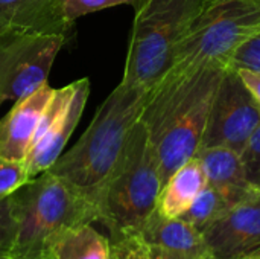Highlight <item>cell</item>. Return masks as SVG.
<instances>
[{"label":"cell","instance_id":"23","mask_svg":"<svg viewBox=\"0 0 260 259\" xmlns=\"http://www.w3.org/2000/svg\"><path fill=\"white\" fill-rule=\"evenodd\" d=\"M241 159L248 180L256 188H260V125L248 139L245 148L241 153Z\"/></svg>","mask_w":260,"mask_h":259},{"label":"cell","instance_id":"15","mask_svg":"<svg viewBox=\"0 0 260 259\" xmlns=\"http://www.w3.org/2000/svg\"><path fill=\"white\" fill-rule=\"evenodd\" d=\"M207 177L201 162L192 157L183 163L161 186L155 211L168 218L181 217L206 188Z\"/></svg>","mask_w":260,"mask_h":259},{"label":"cell","instance_id":"6","mask_svg":"<svg viewBox=\"0 0 260 259\" xmlns=\"http://www.w3.org/2000/svg\"><path fill=\"white\" fill-rule=\"evenodd\" d=\"M259 31L260 0H204L166 73L212 63L227 67L232 53Z\"/></svg>","mask_w":260,"mask_h":259},{"label":"cell","instance_id":"4","mask_svg":"<svg viewBox=\"0 0 260 259\" xmlns=\"http://www.w3.org/2000/svg\"><path fill=\"white\" fill-rule=\"evenodd\" d=\"M161 191L160 165L145 125L137 121L107 182L94 195L98 223L110 237L137 231L155 211Z\"/></svg>","mask_w":260,"mask_h":259},{"label":"cell","instance_id":"18","mask_svg":"<svg viewBox=\"0 0 260 259\" xmlns=\"http://www.w3.org/2000/svg\"><path fill=\"white\" fill-rule=\"evenodd\" d=\"M110 259H195L168 252L146 243L137 232H123L108 237Z\"/></svg>","mask_w":260,"mask_h":259},{"label":"cell","instance_id":"3","mask_svg":"<svg viewBox=\"0 0 260 259\" xmlns=\"http://www.w3.org/2000/svg\"><path fill=\"white\" fill-rule=\"evenodd\" d=\"M12 195L18 226L9 256L15 259L43 258L67 231L98 223L94 202L49 171L30 179Z\"/></svg>","mask_w":260,"mask_h":259},{"label":"cell","instance_id":"12","mask_svg":"<svg viewBox=\"0 0 260 259\" xmlns=\"http://www.w3.org/2000/svg\"><path fill=\"white\" fill-rule=\"evenodd\" d=\"M67 20L64 0H0V38L14 34H64Z\"/></svg>","mask_w":260,"mask_h":259},{"label":"cell","instance_id":"26","mask_svg":"<svg viewBox=\"0 0 260 259\" xmlns=\"http://www.w3.org/2000/svg\"><path fill=\"white\" fill-rule=\"evenodd\" d=\"M40 259H56L52 253H49V255H46V256H43V258H40Z\"/></svg>","mask_w":260,"mask_h":259},{"label":"cell","instance_id":"10","mask_svg":"<svg viewBox=\"0 0 260 259\" xmlns=\"http://www.w3.org/2000/svg\"><path fill=\"white\" fill-rule=\"evenodd\" d=\"M201 234L213 259H239L260 250V192L235 205Z\"/></svg>","mask_w":260,"mask_h":259},{"label":"cell","instance_id":"25","mask_svg":"<svg viewBox=\"0 0 260 259\" xmlns=\"http://www.w3.org/2000/svg\"><path fill=\"white\" fill-rule=\"evenodd\" d=\"M239 259H260V250L254 252V253H251V255H248V256H244V258H239Z\"/></svg>","mask_w":260,"mask_h":259},{"label":"cell","instance_id":"1","mask_svg":"<svg viewBox=\"0 0 260 259\" xmlns=\"http://www.w3.org/2000/svg\"><path fill=\"white\" fill-rule=\"evenodd\" d=\"M225 66L166 73L151 90L139 121L155 148L161 186L200 150L209 110Z\"/></svg>","mask_w":260,"mask_h":259},{"label":"cell","instance_id":"27","mask_svg":"<svg viewBox=\"0 0 260 259\" xmlns=\"http://www.w3.org/2000/svg\"><path fill=\"white\" fill-rule=\"evenodd\" d=\"M0 259H15V258H12V256H0Z\"/></svg>","mask_w":260,"mask_h":259},{"label":"cell","instance_id":"28","mask_svg":"<svg viewBox=\"0 0 260 259\" xmlns=\"http://www.w3.org/2000/svg\"><path fill=\"white\" fill-rule=\"evenodd\" d=\"M0 105H2V104H0Z\"/></svg>","mask_w":260,"mask_h":259},{"label":"cell","instance_id":"24","mask_svg":"<svg viewBox=\"0 0 260 259\" xmlns=\"http://www.w3.org/2000/svg\"><path fill=\"white\" fill-rule=\"evenodd\" d=\"M239 76L242 78L244 84L247 85V89L251 92V95L254 96V99L257 101L260 105V73L259 72H251V70H245V69H239L238 70Z\"/></svg>","mask_w":260,"mask_h":259},{"label":"cell","instance_id":"29","mask_svg":"<svg viewBox=\"0 0 260 259\" xmlns=\"http://www.w3.org/2000/svg\"><path fill=\"white\" fill-rule=\"evenodd\" d=\"M259 189H260V188H259Z\"/></svg>","mask_w":260,"mask_h":259},{"label":"cell","instance_id":"2","mask_svg":"<svg viewBox=\"0 0 260 259\" xmlns=\"http://www.w3.org/2000/svg\"><path fill=\"white\" fill-rule=\"evenodd\" d=\"M149 90L119 82L96 110L85 133L47 169L94 202L139 121Z\"/></svg>","mask_w":260,"mask_h":259},{"label":"cell","instance_id":"9","mask_svg":"<svg viewBox=\"0 0 260 259\" xmlns=\"http://www.w3.org/2000/svg\"><path fill=\"white\" fill-rule=\"evenodd\" d=\"M88 95V78L55 89L35 131L32 147L24 159L30 179L47 171L62 154V150L81 121Z\"/></svg>","mask_w":260,"mask_h":259},{"label":"cell","instance_id":"19","mask_svg":"<svg viewBox=\"0 0 260 259\" xmlns=\"http://www.w3.org/2000/svg\"><path fill=\"white\" fill-rule=\"evenodd\" d=\"M17 214L14 195L0 198V256H9L17 235Z\"/></svg>","mask_w":260,"mask_h":259},{"label":"cell","instance_id":"14","mask_svg":"<svg viewBox=\"0 0 260 259\" xmlns=\"http://www.w3.org/2000/svg\"><path fill=\"white\" fill-rule=\"evenodd\" d=\"M146 243L161 247L168 252L195 259H213L206 247L203 234L183 218H168L157 211L137 229Z\"/></svg>","mask_w":260,"mask_h":259},{"label":"cell","instance_id":"13","mask_svg":"<svg viewBox=\"0 0 260 259\" xmlns=\"http://www.w3.org/2000/svg\"><path fill=\"white\" fill-rule=\"evenodd\" d=\"M195 157L204 168L207 185L216 188L233 205L260 192L248 180L239 153L229 148H201Z\"/></svg>","mask_w":260,"mask_h":259},{"label":"cell","instance_id":"21","mask_svg":"<svg viewBox=\"0 0 260 259\" xmlns=\"http://www.w3.org/2000/svg\"><path fill=\"white\" fill-rule=\"evenodd\" d=\"M30 180L24 162L0 157V198L12 195Z\"/></svg>","mask_w":260,"mask_h":259},{"label":"cell","instance_id":"7","mask_svg":"<svg viewBox=\"0 0 260 259\" xmlns=\"http://www.w3.org/2000/svg\"><path fill=\"white\" fill-rule=\"evenodd\" d=\"M64 34H14L0 38V104H12L49 82Z\"/></svg>","mask_w":260,"mask_h":259},{"label":"cell","instance_id":"17","mask_svg":"<svg viewBox=\"0 0 260 259\" xmlns=\"http://www.w3.org/2000/svg\"><path fill=\"white\" fill-rule=\"evenodd\" d=\"M235 205L222 195L216 188L206 185V188L197 195L189 209L180 217L203 232L207 226L224 217Z\"/></svg>","mask_w":260,"mask_h":259},{"label":"cell","instance_id":"11","mask_svg":"<svg viewBox=\"0 0 260 259\" xmlns=\"http://www.w3.org/2000/svg\"><path fill=\"white\" fill-rule=\"evenodd\" d=\"M53 92L55 89L46 82L34 93L12 104L8 114L0 119V157L24 162Z\"/></svg>","mask_w":260,"mask_h":259},{"label":"cell","instance_id":"20","mask_svg":"<svg viewBox=\"0 0 260 259\" xmlns=\"http://www.w3.org/2000/svg\"><path fill=\"white\" fill-rule=\"evenodd\" d=\"M145 2L146 0H64V8L67 20L75 24V21L79 17H84L96 11H102L119 5H129L133 9H137Z\"/></svg>","mask_w":260,"mask_h":259},{"label":"cell","instance_id":"22","mask_svg":"<svg viewBox=\"0 0 260 259\" xmlns=\"http://www.w3.org/2000/svg\"><path fill=\"white\" fill-rule=\"evenodd\" d=\"M227 67L251 70L260 73V31L244 41L229 58Z\"/></svg>","mask_w":260,"mask_h":259},{"label":"cell","instance_id":"16","mask_svg":"<svg viewBox=\"0 0 260 259\" xmlns=\"http://www.w3.org/2000/svg\"><path fill=\"white\" fill-rule=\"evenodd\" d=\"M50 253L56 259H110V240L91 224H82L58 238Z\"/></svg>","mask_w":260,"mask_h":259},{"label":"cell","instance_id":"5","mask_svg":"<svg viewBox=\"0 0 260 259\" xmlns=\"http://www.w3.org/2000/svg\"><path fill=\"white\" fill-rule=\"evenodd\" d=\"M204 0H146L134 9L122 84L151 90L171 69L174 53Z\"/></svg>","mask_w":260,"mask_h":259},{"label":"cell","instance_id":"8","mask_svg":"<svg viewBox=\"0 0 260 259\" xmlns=\"http://www.w3.org/2000/svg\"><path fill=\"white\" fill-rule=\"evenodd\" d=\"M260 125V105L238 70L227 67L215 92L201 148H229L242 153Z\"/></svg>","mask_w":260,"mask_h":259}]
</instances>
